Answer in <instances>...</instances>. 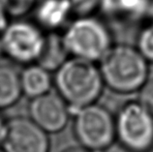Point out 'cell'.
<instances>
[{"label":"cell","instance_id":"1","mask_svg":"<svg viewBox=\"0 0 153 152\" xmlns=\"http://www.w3.org/2000/svg\"><path fill=\"white\" fill-rule=\"evenodd\" d=\"M53 85L69 108L78 110L101 96L104 81L94 62L72 57L54 72Z\"/></svg>","mask_w":153,"mask_h":152},{"label":"cell","instance_id":"2","mask_svg":"<svg viewBox=\"0 0 153 152\" xmlns=\"http://www.w3.org/2000/svg\"><path fill=\"white\" fill-rule=\"evenodd\" d=\"M105 85L112 91L129 94L140 91L148 79V62L137 47L112 46L100 60L99 66Z\"/></svg>","mask_w":153,"mask_h":152},{"label":"cell","instance_id":"3","mask_svg":"<svg viewBox=\"0 0 153 152\" xmlns=\"http://www.w3.org/2000/svg\"><path fill=\"white\" fill-rule=\"evenodd\" d=\"M62 36L70 55L94 63L101 60L112 47L107 25L92 16L79 17L67 26Z\"/></svg>","mask_w":153,"mask_h":152},{"label":"cell","instance_id":"4","mask_svg":"<svg viewBox=\"0 0 153 152\" xmlns=\"http://www.w3.org/2000/svg\"><path fill=\"white\" fill-rule=\"evenodd\" d=\"M74 132L83 147L101 152L110 147L116 138L115 118L106 108L91 104L76 110Z\"/></svg>","mask_w":153,"mask_h":152},{"label":"cell","instance_id":"5","mask_svg":"<svg viewBox=\"0 0 153 152\" xmlns=\"http://www.w3.org/2000/svg\"><path fill=\"white\" fill-rule=\"evenodd\" d=\"M115 132L129 152L153 149V114L140 102L128 103L120 109L115 118Z\"/></svg>","mask_w":153,"mask_h":152},{"label":"cell","instance_id":"6","mask_svg":"<svg viewBox=\"0 0 153 152\" xmlns=\"http://www.w3.org/2000/svg\"><path fill=\"white\" fill-rule=\"evenodd\" d=\"M4 56L19 65L36 63L41 53L45 33L33 22H11L0 34Z\"/></svg>","mask_w":153,"mask_h":152},{"label":"cell","instance_id":"7","mask_svg":"<svg viewBox=\"0 0 153 152\" xmlns=\"http://www.w3.org/2000/svg\"><path fill=\"white\" fill-rule=\"evenodd\" d=\"M2 145L5 152H49L50 139L31 118L19 116L8 121Z\"/></svg>","mask_w":153,"mask_h":152},{"label":"cell","instance_id":"8","mask_svg":"<svg viewBox=\"0 0 153 152\" xmlns=\"http://www.w3.org/2000/svg\"><path fill=\"white\" fill-rule=\"evenodd\" d=\"M29 116L47 133H56L64 129L71 113L69 106L57 92H49L31 99L28 107Z\"/></svg>","mask_w":153,"mask_h":152},{"label":"cell","instance_id":"9","mask_svg":"<svg viewBox=\"0 0 153 152\" xmlns=\"http://www.w3.org/2000/svg\"><path fill=\"white\" fill-rule=\"evenodd\" d=\"M73 13L69 0H40L35 8L34 22L42 30L56 31Z\"/></svg>","mask_w":153,"mask_h":152},{"label":"cell","instance_id":"10","mask_svg":"<svg viewBox=\"0 0 153 152\" xmlns=\"http://www.w3.org/2000/svg\"><path fill=\"white\" fill-rule=\"evenodd\" d=\"M19 73V82L22 95L34 99L51 91L53 85V78L51 72L40 66L37 63L25 66Z\"/></svg>","mask_w":153,"mask_h":152},{"label":"cell","instance_id":"11","mask_svg":"<svg viewBox=\"0 0 153 152\" xmlns=\"http://www.w3.org/2000/svg\"><path fill=\"white\" fill-rule=\"evenodd\" d=\"M69 56L62 34L50 31L45 34L41 53L36 63L51 73L61 67L69 59Z\"/></svg>","mask_w":153,"mask_h":152},{"label":"cell","instance_id":"12","mask_svg":"<svg viewBox=\"0 0 153 152\" xmlns=\"http://www.w3.org/2000/svg\"><path fill=\"white\" fill-rule=\"evenodd\" d=\"M149 0H101L100 7L110 16L123 21H138L148 15Z\"/></svg>","mask_w":153,"mask_h":152},{"label":"cell","instance_id":"13","mask_svg":"<svg viewBox=\"0 0 153 152\" xmlns=\"http://www.w3.org/2000/svg\"><path fill=\"white\" fill-rule=\"evenodd\" d=\"M22 95L19 73L13 66L0 64V110L15 105Z\"/></svg>","mask_w":153,"mask_h":152},{"label":"cell","instance_id":"14","mask_svg":"<svg viewBox=\"0 0 153 152\" xmlns=\"http://www.w3.org/2000/svg\"><path fill=\"white\" fill-rule=\"evenodd\" d=\"M137 49L149 63H153V25L143 28L138 37Z\"/></svg>","mask_w":153,"mask_h":152},{"label":"cell","instance_id":"15","mask_svg":"<svg viewBox=\"0 0 153 152\" xmlns=\"http://www.w3.org/2000/svg\"><path fill=\"white\" fill-rule=\"evenodd\" d=\"M73 13L79 17L91 16V14L100 7L101 0H69Z\"/></svg>","mask_w":153,"mask_h":152},{"label":"cell","instance_id":"16","mask_svg":"<svg viewBox=\"0 0 153 152\" xmlns=\"http://www.w3.org/2000/svg\"><path fill=\"white\" fill-rule=\"evenodd\" d=\"M140 92V103L153 114V78L147 79Z\"/></svg>","mask_w":153,"mask_h":152},{"label":"cell","instance_id":"17","mask_svg":"<svg viewBox=\"0 0 153 152\" xmlns=\"http://www.w3.org/2000/svg\"><path fill=\"white\" fill-rule=\"evenodd\" d=\"M34 0H6V7L8 14L18 15L21 12L26 10L28 7L32 6Z\"/></svg>","mask_w":153,"mask_h":152},{"label":"cell","instance_id":"18","mask_svg":"<svg viewBox=\"0 0 153 152\" xmlns=\"http://www.w3.org/2000/svg\"><path fill=\"white\" fill-rule=\"evenodd\" d=\"M7 7L6 0H0V34L9 22H7Z\"/></svg>","mask_w":153,"mask_h":152},{"label":"cell","instance_id":"19","mask_svg":"<svg viewBox=\"0 0 153 152\" xmlns=\"http://www.w3.org/2000/svg\"><path fill=\"white\" fill-rule=\"evenodd\" d=\"M8 130V121H6L4 117L0 114V145H2L4 139L6 138Z\"/></svg>","mask_w":153,"mask_h":152},{"label":"cell","instance_id":"20","mask_svg":"<svg viewBox=\"0 0 153 152\" xmlns=\"http://www.w3.org/2000/svg\"><path fill=\"white\" fill-rule=\"evenodd\" d=\"M63 152H98V151H92L82 146V147H72V148L66 149Z\"/></svg>","mask_w":153,"mask_h":152},{"label":"cell","instance_id":"21","mask_svg":"<svg viewBox=\"0 0 153 152\" xmlns=\"http://www.w3.org/2000/svg\"><path fill=\"white\" fill-rule=\"evenodd\" d=\"M148 17L150 18V21H151V23L150 24L153 25V3H151L150 5V9H149V12H148Z\"/></svg>","mask_w":153,"mask_h":152},{"label":"cell","instance_id":"22","mask_svg":"<svg viewBox=\"0 0 153 152\" xmlns=\"http://www.w3.org/2000/svg\"><path fill=\"white\" fill-rule=\"evenodd\" d=\"M4 56V51H3V47L1 43V39H0V58Z\"/></svg>","mask_w":153,"mask_h":152},{"label":"cell","instance_id":"23","mask_svg":"<svg viewBox=\"0 0 153 152\" xmlns=\"http://www.w3.org/2000/svg\"><path fill=\"white\" fill-rule=\"evenodd\" d=\"M0 152H5V151H4V150H1V149H0Z\"/></svg>","mask_w":153,"mask_h":152}]
</instances>
